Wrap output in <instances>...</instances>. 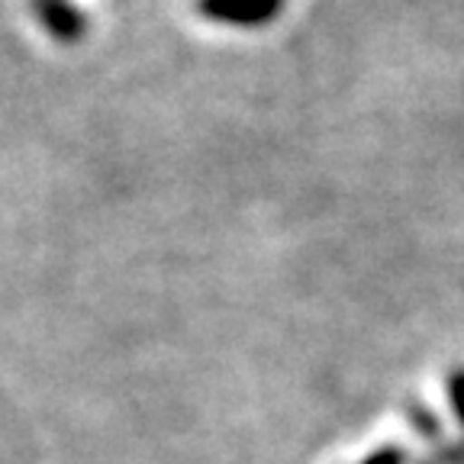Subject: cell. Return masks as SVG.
I'll return each instance as SVG.
<instances>
[{"label":"cell","mask_w":464,"mask_h":464,"mask_svg":"<svg viewBox=\"0 0 464 464\" xmlns=\"http://www.w3.org/2000/svg\"><path fill=\"white\" fill-rule=\"evenodd\" d=\"M449 403L464 429V371H455V374L449 377Z\"/></svg>","instance_id":"cell-1"},{"label":"cell","mask_w":464,"mask_h":464,"mask_svg":"<svg viewBox=\"0 0 464 464\" xmlns=\"http://www.w3.org/2000/svg\"><path fill=\"white\" fill-rule=\"evenodd\" d=\"M362 464H406V451L397 449V445H391V449H381L371 458H364Z\"/></svg>","instance_id":"cell-3"},{"label":"cell","mask_w":464,"mask_h":464,"mask_svg":"<svg viewBox=\"0 0 464 464\" xmlns=\"http://www.w3.org/2000/svg\"><path fill=\"white\" fill-rule=\"evenodd\" d=\"M410 420L416 422V429H422V432L429 435V439H435V435H442V426H439V420H435L429 410H422V406H416V413L410 416Z\"/></svg>","instance_id":"cell-2"}]
</instances>
